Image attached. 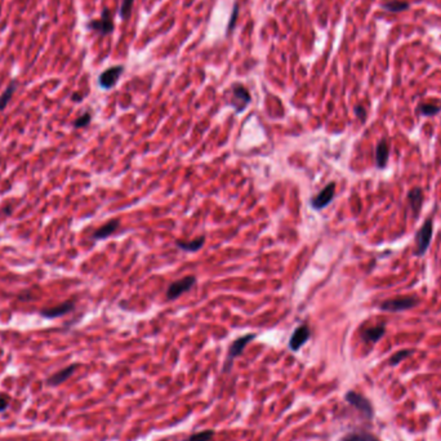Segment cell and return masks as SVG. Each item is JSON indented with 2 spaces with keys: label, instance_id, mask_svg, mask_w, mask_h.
<instances>
[{
  "label": "cell",
  "instance_id": "cell-1",
  "mask_svg": "<svg viewBox=\"0 0 441 441\" xmlns=\"http://www.w3.org/2000/svg\"><path fill=\"white\" fill-rule=\"evenodd\" d=\"M418 304H419V298L417 296H404L383 301L379 304V309L387 312H401L413 309Z\"/></svg>",
  "mask_w": 441,
  "mask_h": 441
},
{
  "label": "cell",
  "instance_id": "cell-2",
  "mask_svg": "<svg viewBox=\"0 0 441 441\" xmlns=\"http://www.w3.org/2000/svg\"><path fill=\"white\" fill-rule=\"evenodd\" d=\"M432 230H433V222L432 219L428 218L422 227L418 230L417 235H415V256L422 257L425 256L426 252L428 251L431 245V239H432Z\"/></svg>",
  "mask_w": 441,
  "mask_h": 441
},
{
  "label": "cell",
  "instance_id": "cell-3",
  "mask_svg": "<svg viewBox=\"0 0 441 441\" xmlns=\"http://www.w3.org/2000/svg\"><path fill=\"white\" fill-rule=\"evenodd\" d=\"M256 337H257L256 334H246V336L240 337V338L235 339V341L233 342V344L230 346V350H228L227 359H226L225 365H223V372L225 373L230 372L231 368H233L234 360L243 354L244 350H245V347L248 346V344L251 343V342L253 341Z\"/></svg>",
  "mask_w": 441,
  "mask_h": 441
},
{
  "label": "cell",
  "instance_id": "cell-4",
  "mask_svg": "<svg viewBox=\"0 0 441 441\" xmlns=\"http://www.w3.org/2000/svg\"><path fill=\"white\" fill-rule=\"evenodd\" d=\"M87 27L89 30L95 31L98 35H101V36H106V35L111 34V32L114 31V21H112V16L110 9H103L101 18L93 20V21L88 22Z\"/></svg>",
  "mask_w": 441,
  "mask_h": 441
},
{
  "label": "cell",
  "instance_id": "cell-5",
  "mask_svg": "<svg viewBox=\"0 0 441 441\" xmlns=\"http://www.w3.org/2000/svg\"><path fill=\"white\" fill-rule=\"evenodd\" d=\"M252 97L249 94L248 89L244 85L235 83L231 87V106L236 110V112H241L245 110L246 106L251 103Z\"/></svg>",
  "mask_w": 441,
  "mask_h": 441
},
{
  "label": "cell",
  "instance_id": "cell-6",
  "mask_svg": "<svg viewBox=\"0 0 441 441\" xmlns=\"http://www.w3.org/2000/svg\"><path fill=\"white\" fill-rule=\"evenodd\" d=\"M344 399H346V401L349 402L350 405H352L355 409L359 410V412L361 413V414L364 415L365 418H368V419H372L373 415H374V410H373V407H372V404H370L369 400L365 399L362 395L357 394V392H355V391H350V392H347L346 396H344Z\"/></svg>",
  "mask_w": 441,
  "mask_h": 441
},
{
  "label": "cell",
  "instance_id": "cell-7",
  "mask_svg": "<svg viewBox=\"0 0 441 441\" xmlns=\"http://www.w3.org/2000/svg\"><path fill=\"white\" fill-rule=\"evenodd\" d=\"M196 283V278L190 275V276H185V278L180 279V280L175 281L169 285V288L167 289V298L169 301H175V299L180 298L183 293L190 291Z\"/></svg>",
  "mask_w": 441,
  "mask_h": 441
},
{
  "label": "cell",
  "instance_id": "cell-8",
  "mask_svg": "<svg viewBox=\"0 0 441 441\" xmlns=\"http://www.w3.org/2000/svg\"><path fill=\"white\" fill-rule=\"evenodd\" d=\"M334 195H336V183H328L315 198L311 199L312 208L316 209V210H321V209L327 208L333 201Z\"/></svg>",
  "mask_w": 441,
  "mask_h": 441
},
{
  "label": "cell",
  "instance_id": "cell-9",
  "mask_svg": "<svg viewBox=\"0 0 441 441\" xmlns=\"http://www.w3.org/2000/svg\"><path fill=\"white\" fill-rule=\"evenodd\" d=\"M123 71H124V67L123 66H112L110 69L105 70L102 74L98 78V84L103 89H111L117 85L118 80L122 76Z\"/></svg>",
  "mask_w": 441,
  "mask_h": 441
},
{
  "label": "cell",
  "instance_id": "cell-10",
  "mask_svg": "<svg viewBox=\"0 0 441 441\" xmlns=\"http://www.w3.org/2000/svg\"><path fill=\"white\" fill-rule=\"evenodd\" d=\"M310 337H311V330H310V328L307 327L306 324L299 325L291 336V339H289L288 343L289 349H291L292 351L297 352L303 344H306V342L309 341Z\"/></svg>",
  "mask_w": 441,
  "mask_h": 441
},
{
  "label": "cell",
  "instance_id": "cell-11",
  "mask_svg": "<svg viewBox=\"0 0 441 441\" xmlns=\"http://www.w3.org/2000/svg\"><path fill=\"white\" fill-rule=\"evenodd\" d=\"M78 368V364H71L69 365V367L64 368V369L59 370L57 373H54L53 375H50L49 378L47 379V385L48 386H52V387H56V386H60L61 383L66 382L67 379H69L70 377H71L72 374H74L75 369Z\"/></svg>",
  "mask_w": 441,
  "mask_h": 441
},
{
  "label": "cell",
  "instance_id": "cell-12",
  "mask_svg": "<svg viewBox=\"0 0 441 441\" xmlns=\"http://www.w3.org/2000/svg\"><path fill=\"white\" fill-rule=\"evenodd\" d=\"M386 333V325L379 324L375 325V327H370L368 329H365L361 333L362 341L367 342V343H377Z\"/></svg>",
  "mask_w": 441,
  "mask_h": 441
},
{
  "label": "cell",
  "instance_id": "cell-13",
  "mask_svg": "<svg viewBox=\"0 0 441 441\" xmlns=\"http://www.w3.org/2000/svg\"><path fill=\"white\" fill-rule=\"evenodd\" d=\"M72 310H74V302L69 301L60 304V306L57 307H53V309L43 310L40 314H42L43 317H47V319H56V317L62 316V315L69 314V312L72 311Z\"/></svg>",
  "mask_w": 441,
  "mask_h": 441
},
{
  "label": "cell",
  "instance_id": "cell-14",
  "mask_svg": "<svg viewBox=\"0 0 441 441\" xmlns=\"http://www.w3.org/2000/svg\"><path fill=\"white\" fill-rule=\"evenodd\" d=\"M390 158V148L387 142L385 140L379 141L375 148V163H377L378 169H383L386 168L387 163H389Z\"/></svg>",
  "mask_w": 441,
  "mask_h": 441
},
{
  "label": "cell",
  "instance_id": "cell-15",
  "mask_svg": "<svg viewBox=\"0 0 441 441\" xmlns=\"http://www.w3.org/2000/svg\"><path fill=\"white\" fill-rule=\"evenodd\" d=\"M119 225L120 223L118 219H111L110 222L105 223V225L101 226L100 228H97V230L94 231V234H93L92 238L94 239V240H102V239H106L107 236L112 235V234L118 230Z\"/></svg>",
  "mask_w": 441,
  "mask_h": 441
},
{
  "label": "cell",
  "instance_id": "cell-16",
  "mask_svg": "<svg viewBox=\"0 0 441 441\" xmlns=\"http://www.w3.org/2000/svg\"><path fill=\"white\" fill-rule=\"evenodd\" d=\"M408 200H409L410 208H412L413 213L417 217L420 210V206L423 204V191L420 187H415L408 193Z\"/></svg>",
  "mask_w": 441,
  "mask_h": 441
},
{
  "label": "cell",
  "instance_id": "cell-17",
  "mask_svg": "<svg viewBox=\"0 0 441 441\" xmlns=\"http://www.w3.org/2000/svg\"><path fill=\"white\" fill-rule=\"evenodd\" d=\"M409 7L410 4L404 0H387V2L380 4V8L387 12H391V13H401V12L408 11Z\"/></svg>",
  "mask_w": 441,
  "mask_h": 441
},
{
  "label": "cell",
  "instance_id": "cell-18",
  "mask_svg": "<svg viewBox=\"0 0 441 441\" xmlns=\"http://www.w3.org/2000/svg\"><path fill=\"white\" fill-rule=\"evenodd\" d=\"M204 243H205V236H199L191 241H177L176 245L185 252H198L199 249L203 248Z\"/></svg>",
  "mask_w": 441,
  "mask_h": 441
},
{
  "label": "cell",
  "instance_id": "cell-19",
  "mask_svg": "<svg viewBox=\"0 0 441 441\" xmlns=\"http://www.w3.org/2000/svg\"><path fill=\"white\" fill-rule=\"evenodd\" d=\"M339 441H378V438L372 433L365 432V431H355V432L344 435Z\"/></svg>",
  "mask_w": 441,
  "mask_h": 441
},
{
  "label": "cell",
  "instance_id": "cell-20",
  "mask_svg": "<svg viewBox=\"0 0 441 441\" xmlns=\"http://www.w3.org/2000/svg\"><path fill=\"white\" fill-rule=\"evenodd\" d=\"M418 110L423 117H436L441 112V106L435 105V103H420Z\"/></svg>",
  "mask_w": 441,
  "mask_h": 441
},
{
  "label": "cell",
  "instance_id": "cell-21",
  "mask_svg": "<svg viewBox=\"0 0 441 441\" xmlns=\"http://www.w3.org/2000/svg\"><path fill=\"white\" fill-rule=\"evenodd\" d=\"M16 88H17V83L13 80V82L7 87V89L4 90V93L2 94V97H0V111H3L4 108L7 107V105H8L9 101H11L12 95H13V93L16 92Z\"/></svg>",
  "mask_w": 441,
  "mask_h": 441
},
{
  "label": "cell",
  "instance_id": "cell-22",
  "mask_svg": "<svg viewBox=\"0 0 441 441\" xmlns=\"http://www.w3.org/2000/svg\"><path fill=\"white\" fill-rule=\"evenodd\" d=\"M214 436L213 430H203L200 432H196L186 437L183 441H209L212 440Z\"/></svg>",
  "mask_w": 441,
  "mask_h": 441
},
{
  "label": "cell",
  "instance_id": "cell-23",
  "mask_svg": "<svg viewBox=\"0 0 441 441\" xmlns=\"http://www.w3.org/2000/svg\"><path fill=\"white\" fill-rule=\"evenodd\" d=\"M133 3L135 0H122V6L119 9V16L122 20H128L130 17L133 9Z\"/></svg>",
  "mask_w": 441,
  "mask_h": 441
},
{
  "label": "cell",
  "instance_id": "cell-24",
  "mask_svg": "<svg viewBox=\"0 0 441 441\" xmlns=\"http://www.w3.org/2000/svg\"><path fill=\"white\" fill-rule=\"evenodd\" d=\"M413 354L412 350H401V351H397L396 354L392 355V357L390 359V364L391 365H397L399 362H401L402 360H405L407 357H409Z\"/></svg>",
  "mask_w": 441,
  "mask_h": 441
},
{
  "label": "cell",
  "instance_id": "cell-25",
  "mask_svg": "<svg viewBox=\"0 0 441 441\" xmlns=\"http://www.w3.org/2000/svg\"><path fill=\"white\" fill-rule=\"evenodd\" d=\"M90 120H92V115L89 114V112H85V114H83L82 117L79 118V119L75 122V128H84L87 127L88 124L90 123Z\"/></svg>",
  "mask_w": 441,
  "mask_h": 441
},
{
  "label": "cell",
  "instance_id": "cell-26",
  "mask_svg": "<svg viewBox=\"0 0 441 441\" xmlns=\"http://www.w3.org/2000/svg\"><path fill=\"white\" fill-rule=\"evenodd\" d=\"M238 14H239V7L238 4L235 3V6H234V11H233V16H231L230 22H228V26H227V32H230L231 30L235 27L236 24V18H238Z\"/></svg>",
  "mask_w": 441,
  "mask_h": 441
},
{
  "label": "cell",
  "instance_id": "cell-27",
  "mask_svg": "<svg viewBox=\"0 0 441 441\" xmlns=\"http://www.w3.org/2000/svg\"><path fill=\"white\" fill-rule=\"evenodd\" d=\"M355 115H356L361 122H365V119H367V110H365V107H362V106L357 105L356 107H355Z\"/></svg>",
  "mask_w": 441,
  "mask_h": 441
},
{
  "label": "cell",
  "instance_id": "cell-28",
  "mask_svg": "<svg viewBox=\"0 0 441 441\" xmlns=\"http://www.w3.org/2000/svg\"><path fill=\"white\" fill-rule=\"evenodd\" d=\"M9 407V399L7 395H0V413L6 412Z\"/></svg>",
  "mask_w": 441,
  "mask_h": 441
},
{
  "label": "cell",
  "instance_id": "cell-29",
  "mask_svg": "<svg viewBox=\"0 0 441 441\" xmlns=\"http://www.w3.org/2000/svg\"><path fill=\"white\" fill-rule=\"evenodd\" d=\"M72 100L76 101V102H79V101L83 100V95L79 94V93H74V94H72Z\"/></svg>",
  "mask_w": 441,
  "mask_h": 441
}]
</instances>
